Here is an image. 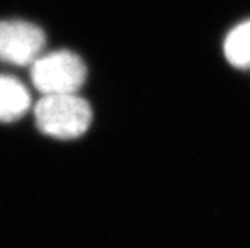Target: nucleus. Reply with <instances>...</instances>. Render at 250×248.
Segmentation results:
<instances>
[{
    "label": "nucleus",
    "mask_w": 250,
    "mask_h": 248,
    "mask_svg": "<svg viewBox=\"0 0 250 248\" xmlns=\"http://www.w3.org/2000/svg\"><path fill=\"white\" fill-rule=\"evenodd\" d=\"M38 129L56 139H74L92 124L93 112L88 102L77 95L43 96L35 106Z\"/></svg>",
    "instance_id": "f257e3e1"
},
{
    "label": "nucleus",
    "mask_w": 250,
    "mask_h": 248,
    "mask_svg": "<svg viewBox=\"0 0 250 248\" xmlns=\"http://www.w3.org/2000/svg\"><path fill=\"white\" fill-rule=\"evenodd\" d=\"M223 54L237 69H250V19L237 24L225 38Z\"/></svg>",
    "instance_id": "39448f33"
},
{
    "label": "nucleus",
    "mask_w": 250,
    "mask_h": 248,
    "mask_svg": "<svg viewBox=\"0 0 250 248\" xmlns=\"http://www.w3.org/2000/svg\"><path fill=\"white\" fill-rule=\"evenodd\" d=\"M30 106V95L24 84L12 76L0 75V123L20 120Z\"/></svg>",
    "instance_id": "20e7f679"
},
{
    "label": "nucleus",
    "mask_w": 250,
    "mask_h": 248,
    "mask_svg": "<svg viewBox=\"0 0 250 248\" xmlns=\"http://www.w3.org/2000/svg\"><path fill=\"white\" fill-rule=\"evenodd\" d=\"M32 82L43 96L77 95L85 82L87 67L83 58L71 51H54L32 63Z\"/></svg>",
    "instance_id": "f03ea898"
},
{
    "label": "nucleus",
    "mask_w": 250,
    "mask_h": 248,
    "mask_svg": "<svg viewBox=\"0 0 250 248\" xmlns=\"http://www.w3.org/2000/svg\"><path fill=\"white\" fill-rule=\"evenodd\" d=\"M41 27L21 19L0 21V61L24 66L33 63L45 47Z\"/></svg>",
    "instance_id": "7ed1b4c3"
}]
</instances>
